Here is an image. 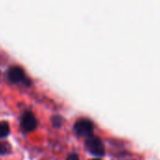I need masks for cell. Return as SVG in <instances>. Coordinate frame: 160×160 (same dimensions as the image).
Listing matches in <instances>:
<instances>
[{
  "instance_id": "8992f818",
  "label": "cell",
  "mask_w": 160,
  "mask_h": 160,
  "mask_svg": "<svg viewBox=\"0 0 160 160\" xmlns=\"http://www.w3.org/2000/svg\"><path fill=\"white\" fill-rule=\"evenodd\" d=\"M9 149H10L9 144L0 142V155H6V154H8V151H9Z\"/></svg>"
},
{
  "instance_id": "5b68a950",
  "label": "cell",
  "mask_w": 160,
  "mask_h": 160,
  "mask_svg": "<svg viewBox=\"0 0 160 160\" xmlns=\"http://www.w3.org/2000/svg\"><path fill=\"white\" fill-rule=\"evenodd\" d=\"M9 134V126L7 122H0V138H6Z\"/></svg>"
},
{
  "instance_id": "7a4b0ae2",
  "label": "cell",
  "mask_w": 160,
  "mask_h": 160,
  "mask_svg": "<svg viewBox=\"0 0 160 160\" xmlns=\"http://www.w3.org/2000/svg\"><path fill=\"white\" fill-rule=\"evenodd\" d=\"M86 148L87 150L93 156L96 157H104L106 153L105 145L103 142L97 137H90L86 141Z\"/></svg>"
},
{
  "instance_id": "52a82bcc",
  "label": "cell",
  "mask_w": 160,
  "mask_h": 160,
  "mask_svg": "<svg viewBox=\"0 0 160 160\" xmlns=\"http://www.w3.org/2000/svg\"><path fill=\"white\" fill-rule=\"evenodd\" d=\"M52 122H53V126L55 128H59L61 126V122H62V118L60 116H55L53 119H52Z\"/></svg>"
},
{
  "instance_id": "3957f363",
  "label": "cell",
  "mask_w": 160,
  "mask_h": 160,
  "mask_svg": "<svg viewBox=\"0 0 160 160\" xmlns=\"http://www.w3.org/2000/svg\"><path fill=\"white\" fill-rule=\"evenodd\" d=\"M37 126H38L37 119L32 112H26L23 114L21 119V127L26 132L33 131L36 129Z\"/></svg>"
},
{
  "instance_id": "ba28073f",
  "label": "cell",
  "mask_w": 160,
  "mask_h": 160,
  "mask_svg": "<svg viewBox=\"0 0 160 160\" xmlns=\"http://www.w3.org/2000/svg\"><path fill=\"white\" fill-rule=\"evenodd\" d=\"M66 160H79V158H78V156H77V155H75V154H72V155H70V156L67 158V159Z\"/></svg>"
},
{
  "instance_id": "6da1fadb",
  "label": "cell",
  "mask_w": 160,
  "mask_h": 160,
  "mask_svg": "<svg viewBox=\"0 0 160 160\" xmlns=\"http://www.w3.org/2000/svg\"><path fill=\"white\" fill-rule=\"evenodd\" d=\"M93 123L89 120V119H79L78 121L75 122L74 126V130L75 132V134L78 137H82V138H90L92 136L93 133Z\"/></svg>"
},
{
  "instance_id": "277c9868",
  "label": "cell",
  "mask_w": 160,
  "mask_h": 160,
  "mask_svg": "<svg viewBox=\"0 0 160 160\" xmlns=\"http://www.w3.org/2000/svg\"><path fill=\"white\" fill-rule=\"evenodd\" d=\"M8 79L11 82H23L25 79V72L20 67H12L9 68L8 72Z\"/></svg>"
},
{
  "instance_id": "9c48e42d",
  "label": "cell",
  "mask_w": 160,
  "mask_h": 160,
  "mask_svg": "<svg viewBox=\"0 0 160 160\" xmlns=\"http://www.w3.org/2000/svg\"><path fill=\"white\" fill-rule=\"evenodd\" d=\"M93 160H101V159H99V158H96V159H93Z\"/></svg>"
}]
</instances>
